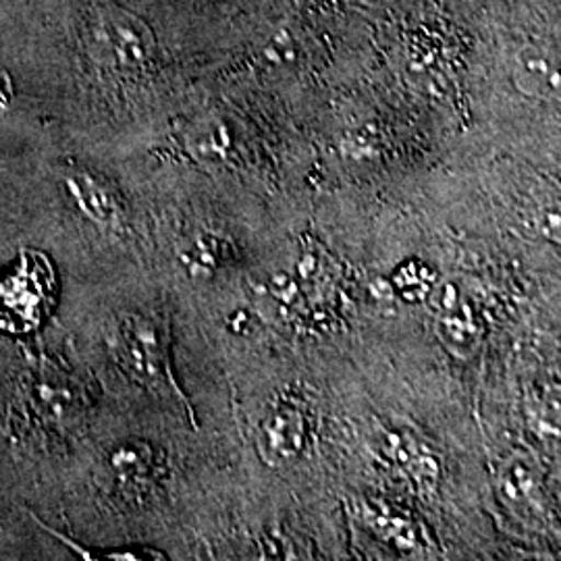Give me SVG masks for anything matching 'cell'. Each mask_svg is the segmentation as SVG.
<instances>
[{
  "mask_svg": "<svg viewBox=\"0 0 561 561\" xmlns=\"http://www.w3.org/2000/svg\"><path fill=\"white\" fill-rule=\"evenodd\" d=\"M125 356L141 377H154L161 368V347L157 331L144 321H134L125 329Z\"/></svg>",
  "mask_w": 561,
  "mask_h": 561,
  "instance_id": "cell-6",
  "label": "cell"
},
{
  "mask_svg": "<svg viewBox=\"0 0 561 561\" xmlns=\"http://www.w3.org/2000/svg\"><path fill=\"white\" fill-rule=\"evenodd\" d=\"M368 524L381 535L385 541L393 542L400 549H414L419 547V535L414 524L389 514H368Z\"/></svg>",
  "mask_w": 561,
  "mask_h": 561,
  "instance_id": "cell-9",
  "label": "cell"
},
{
  "mask_svg": "<svg viewBox=\"0 0 561 561\" xmlns=\"http://www.w3.org/2000/svg\"><path fill=\"white\" fill-rule=\"evenodd\" d=\"M65 190L85 219L102 225V227H108V225L119 221L117 196L94 175H90L85 171L69 173L65 178Z\"/></svg>",
  "mask_w": 561,
  "mask_h": 561,
  "instance_id": "cell-5",
  "label": "cell"
},
{
  "mask_svg": "<svg viewBox=\"0 0 561 561\" xmlns=\"http://www.w3.org/2000/svg\"><path fill=\"white\" fill-rule=\"evenodd\" d=\"M57 277L42 252H23L20 262L0 275V329L27 333L55 304Z\"/></svg>",
  "mask_w": 561,
  "mask_h": 561,
  "instance_id": "cell-1",
  "label": "cell"
},
{
  "mask_svg": "<svg viewBox=\"0 0 561 561\" xmlns=\"http://www.w3.org/2000/svg\"><path fill=\"white\" fill-rule=\"evenodd\" d=\"M321 273V259L317 252H304L298 262V275L304 280H312Z\"/></svg>",
  "mask_w": 561,
  "mask_h": 561,
  "instance_id": "cell-13",
  "label": "cell"
},
{
  "mask_svg": "<svg viewBox=\"0 0 561 561\" xmlns=\"http://www.w3.org/2000/svg\"><path fill=\"white\" fill-rule=\"evenodd\" d=\"M439 322H442L443 340L451 341L454 347H470V343L477 340L474 319L463 304L456 312L442 317Z\"/></svg>",
  "mask_w": 561,
  "mask_h": 561,
  "instance_id": "cell-10",
  "label": "cell"
},
{
  "mask_svg": "<svg viewBox=\"0 0 561 561\" xmlns=\"http://www.w3.org/2000/svg\"><path fill=\"white\" fill-rule=\"evenodd\" d=\"M424 300L428 301V308L442 319V317H447V314H451L460 308V287L454 280H442V283L435 280V285L428 289Z\"/></svg>",
  "mask_w": 561,
  "mask_h": 561,
  "instance_id": "cell-11",
  "label": "cell"
},
{
  "mask_svg": "<svg viewBox=\"0 0 561 561\" xmlns=\"http://www.w3.org/2000/svg\"><path fill=\"white\" fill-rule=\"evenodd\" d=\"M497 497L503 507L520 518V520H537L545 512L542 482L535 463L522 456H514L503 461L497 470Z\"/></svg>",
  "mask_w": 561,
  "mask_h": 561,
  "instance_id": "cell-4",
  "label": "cell"
},
{
  "mask_svg": "<svg viewBox=\"0 0 561 561\" xmlns=\"http://www.w3.org/2000/svg\"><path fill=\"white\" fill-rule=\"evenodd\" d=\"M268 294H271L273 300L280 301L285 306H291L300 298V285L291 275L280 273V275H275L273 279L268 280Z\"/></svg>",
  "mask_w": 561,
  "mask_h": 561,
  "instance_id": "cell-12",
  "label": "cell"
},
{
  "mask_svg": "<svg viewBox=\"0 0 561 561\" xmlns=\"http://www.w3.org/2000/svg\"><path fill=\"white\" fill-rule=\"evenodd\" d=\"M306 416L294 403H277L268 410L259 431L262 460L273 468L289 466L298 460L306 447Z\"/></svg>",
  "mask_w": 561,
  "mask_h": 561,
  "instance_id": "cell-3",
  "label": "cell"
},
{
  "mask_svg": "<svg viewBox=\"0 0 561 561\" xmlns=\"http://www.w3.org/2000/svg\"><path fill=\"white\" fill-rule=\"evenodd\" d=\"M518 90L528 96H541L558 85V76L551 60L542 55H520L516 65Z\"/></svg>",
  "mask_w": 561,
  "mask_h": 561,
  "instance_id": "cell-7",
  "label": "cell"
},
{
  "mask_svg": "<svg viewBox=\"0 0 561 561\" xmlns=\"http://www.w3.org/2000/svg\"><path fill=\"white\" fill-rule=\"evenodd\" d=\"M88 18V44L96 59L119 69H140L152 57L150 32L134 15L101 0Z\"/></svg>",
  "mask_w": 561,
  "mask_h": 561,
  "instance_id": "cell-2",
  "label": "cell"
},
{
  "mask_svg": "<svg viewBox=\"0 0 561 561\" xmlns=\"http://www.w3.org/2000/svg\"><path fill=\"white\" fill-rule=\"evenodd\" d=\"M9 94H11L9 80H7V76L0 71V111L7 106V102H9Z\"/></svg>",
  "mask_w": 561,
  "mask_h": 561,
  "instance_id": "cell-14",
  "label": "cell"
},
{
  "mask_svg": "<svg viewBox=\"0 0 561 561\" xmlns=\"http://www.w3.org/2000/svg\"><path fill=\"white\" fill-rule=\"evenodd\" d=\"M435 280V273L421 262H405L393 275V289L400 291L403 300H424Z\"/></svg>",
  "mask_w": 561,
  "mask_h": 561,
  "instance_id": "cell-8",
  "label": "cell"
}]
</instances>
